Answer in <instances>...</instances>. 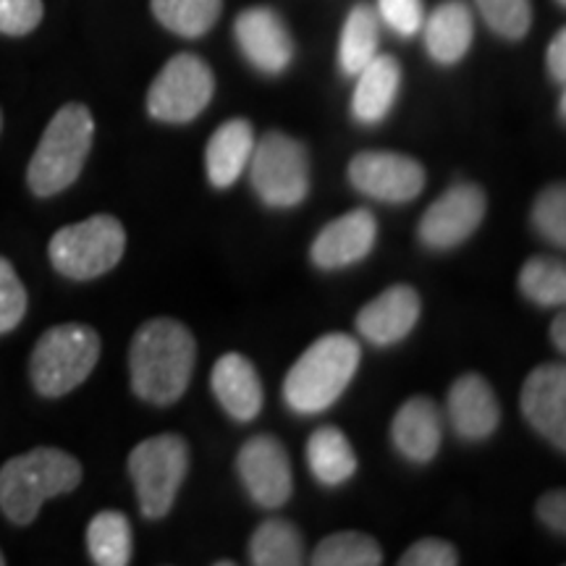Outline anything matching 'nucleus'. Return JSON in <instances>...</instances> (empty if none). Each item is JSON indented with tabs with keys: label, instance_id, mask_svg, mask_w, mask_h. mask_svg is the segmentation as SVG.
Listing matches in <instances>:
<instances>
[{
	"label": "nucleus",
	"instance_id": "f257e3e1",
	"mask_svg": "<svg viewBox=\"0 0 566 566\" xmlns=\"http://www.w3.org/2000/svg\"><path fill=\"white\" fill-rule=\"evenodd\" d=\"M197 365L195 334L174 317L142 323L129 346L132 391L153 407H171L187 394Z\"/></svg>",
	"mask_w": 566,
	"mask_h": 566
},
{
	"label": "nucleus",
	"instance_id": "f03ea898",
	"mask_svg": "<svg viewBox=\"0 0 566 566\" xmlns=\"http://www.w3.org/2000/svg\"><path fill=\"white\" fill-rule=\"evenodd\" d=\"M82 475L80 459L53 446H40L27 454L11 457L0 467V512L11 525H32L42 504L55 495L76 491Z\"/></svg>",
	"mask_w": 566,
	"mask_h": 566
},
{
	"label": "nucleus",
	"instance_id": "7ed1b4c3",
	"mask_svg": "<svg viewBox=\"0 0 566 566\" xmlns=\"http://www.w3.org/2000/svg\"><path fill=\"white\" fill-rule=\"evenodd\" d=\"M363 346L346 334L321 336L283 378V401L296 415H317L334 407L352 384Z\"/></svg>",
	"mask_w": 566,
	"mask_h": 566
},
{
	"label": "nucleus",
	"instance_id": "20e7f679",
	"mask_svg": "<svg viewBox=\"0 0 566 566\" xmlns=\"http://www.w3.org/2000/svg\"><path fill=\"white\" fill-rule=\"evenodd\" d=\"M95 142V118L87 105L69 103L55 113L27 166V187L34 197H55L80 179Z\"/></svg>",
	"mask_w": 566,
	"mask_h": 566
},
{
	"label": "nucleus",
	"instance_id": "39448f33",
	"mask_svg": "<svg viewBox=\"0 0 566 566\" xmlns=\"http://www.w3.org/2000/svg\"><path fill=\"white\" fill-rule=\"evenodd\" d=\"M101 359V336L84 323H61L48 328L34 344L30 380L45 399H59L80 388Z\"/></svg>",
	"mask_w": 566,
	"mask_h": 566
},
{
	"label": "nucleus",
	"instance_id": "423d86ee",
	"mask_svg": "<svg viewBox=\"0 0 566 566\" xmlns=\"http://www.w3.org/2000/svg\"><path fill=\"white\" fill-rule=\"evenodd\" d=\"M126 231L118 218L92 216L87 221L63 226L48 244V258L63 279H101L122 263Z\"/></svg>",
	"mask_w": 566,
	"mask_h": 566
},
{
	"label": "nucleus",
	"instance_id": "0eeeda50",
	"mask_svg": "<svg viewBox=\"0 0 566 566\" xmlns=\"http://www.w3.org/2000/svg\"><path fill=\"white\" fill-rule=\"evenodd\" d=\"M189 472V446L181 436L163 433L137 443L129 454V475L147 520H163L176 504Z\"/></svg>",
	"mask_w": 566,
	"mask_h": 566
},
{
	"label": "nucleus",
	"instance_id": "6e6552de",
	"mask_svg": "<svg viewBox=\"0 0 566 566\" xmlns=\"http://www.w3.org/2000/svg\"><path fill=\"white\" fill-rule=\"evenodd\" d=\"M250 179L260 200L271 208H296L310 192V160L300 139L268 132L254 142Z\"/></svg>",
	"mask_w": 566,
	"mask_h": 566
},
{
	"label": "nucleus",
	"instance_id": "1a4fd4ad",
	"mask_svg": "<svg viewBox=\"0 0 566 566\" xmlns=\"http://www.w3.org/2000/svg\"><path fill=\"white\" fill-rule=\"evenodd\" d=\"M216 95V74L195 53H179L163 66L147 92V111L155 122L189 124Z\"/></svg>",
	"mask_w": 566,
	"mask_h": 566
},
{
	"label": "nucleus",
	"instance_id": "9d476101",
	"mask_svg": "<svg viewBox=\"0 0 566 566\" xmlns=\"http://www.w3.org/2000/svg\"><path fill=\"white\" fill-rule=\"evenodd\" d=\"M349 181L359 195L380 202H409L420 197L428 181L424 166L412 155L367 150L357 153L349 163Z\"/></svg>",
	"mask_w": 566,
	"mask_h": 566
},
{
	"label": "nucleus",
	"instance_id": "9b49d317",
	"mask_svg": "<svg viewBox=\"0 0 566 566\" xmlns=\"http://www.w3.org/2000/svg\"><path fill=\"white\" fill-rule=\"evenodd\" d=\"M488 212V197L478 184H454L424 210L420 242L430 250H451L480 229Z\"/></svg>",
	"mask_w": 566,
	"mask_h": 566
},
{
	"label": "nucleus",
	"instance_id": "f8f14e48",
	"mask_svg": "<svg viewBox=\"0 0 566 566\" xmlns=\"http://www.w3.org/2000/svg\"><path fill=\"white\" fill-rule=\"evenodd\" d=\"M239 478L252 495V501L263 509H281L289 504L294 491L292 462L286 446L275 436H254L239 449L237 457Z\"/></svg>",
	"mask_w": 566,
	"mask_h": 566
},
{
	"label": "nucleus",
	"instance_id": "ddd939ff",
	"mask_svg": "<svg viewBox=\"0 0 566 566\" xmlns=\"http://www.w3.org/2000/svg\"><path fill=\"white\" fill-rule=\"evenodd\" d=\"M233 34L244 59L263 74H283L294 59V40L286 21L268 6H252L239 13Z\"/></svg>",
	"mask_w": 566,
	"mask_h": 566
},
{
	"label": "nucleus",
	"instance_id": "4468645a",
	"mask_svg": "<svg viewBox=\"0 0 566 566\" xmlns=\"http://www.w3.org/2000/svg\"><path fill=\"white\" fill-rule=\"evenodd\" d=\"M522 415L558 451L566 449V367L562 363H546L527 375Z\"/></svg>",
	"mask_w": 566,
	"mask_h": 566
},
{
	"label": "nucleus",
	"instance_id": "2eb2a0df",
	"mask_svg": "<svg viewBox=\"0 0 566 566\" xmlns=\"http://www.w3.org/2000/svg\"><path fill=\"white\" fill-rule=\"evenodd\" d=\"M375 237H378L375 216L370 210L357 208L331 221L317 233L313 247H310V260L321 271H338V268L365 260L373 252Z\"/></svg>",
	"mask_w": 566,
	"mask_h": 566
},
{
	"label": "nucleus",
	"instance_id": "dca6fc26",
	"mask_svg": "<svg viewBox=\"0 0 566 566\" xmlns=\"http://www.w3.org/2000/svg\"><path fill=\"white\" fill-rule=\"evenodd\" d=\"M422 313V300L407 283L388 286L357 315V331L375 346H391L412 334Z\"/></svg>",
	"mask_w": 566,
	"mask_h": 566
},
{
	"label": "nucleus",
	"instance_id": "f3484780",
	"mask_svg": "<svg viewBox=\"0 0 566 566\" xmlns=\"http://www.w3.org/2000/svg\"><path fill=\"white\" fill-rule=\"evenodd\" d=\"M446 409H449L451 428L462 441H485L501 422L499 399L491 384L478 373H467L454 380Z\"/></svg>",
	"mask_w": 566,
	"mask_h": 566
},
{
	"label": "nucleus",
	"instance_id": "a211bd4d",
	"mask_svg": "<svg viewBox=\"0 0 566 566\" xmlns=\"http://www.w3.org/2000/svg\"><path fill=\"white\" fill-rule=\"evenodd\" d=\"M212 394L218 405L229 412L237 422H252L260 415L265 401L263 380L244 354L229 352L218 359L210 375Z\"/></svg>",
	"mask_w": 566,
	"mask_h": 566
},
{
	"label": "nucleus",
	"instance_id": "6ab92c4d",
	"mask_svg": "<svg viewBox=\"0 0 566 566\" xmlns=\"http://www.w3.org/2000/svg\"><path fill=\"white\" fill-rule=\"evenodd\" d=\"M394 446L415 464L433 462L443 441V422L436 401L428 396H415L405 401L391 422Z\"/></svg>",
	"mask_w": 566,
	"mask_h": 566
},
{
	"label": "nucleus",
	"instance_id": "aec40b11",
	"mask_svg": "<svg viewBox=\"0 0 566 566\" xmlns=\"http://www.w3.org/2000/svg\"><path fill=\"white\" fill-rule=\"evenodd\" d=\"M422 30L430 59L441 66L462 61L475 40V21L464 0H446L436 6V11L422 21Z\"/></svg>",
	"mask_w": 566,
	"mask_h": 566
},
{
	"label": "nucleus",
	"instance_id": "412c9836",
	"mask_svg": "<svg viewBox=\"0 0 566 566\" xmlns=\"http://www.w3.org/2000/svg\"><path fill=\"white\" fill-rule=\"evenodd\" d=\"M254 142L258 137H254L252 124L244 118H231L218 126L208 142V150H205V168H208L212 187L226 189L237 184L252 158Z\"/></svg>",
	"mask_w": 566,
	"mask_h": 566
},
{
	"label": "nucleus",
	"instance_id": "4be33fe9",
	"mask_svg": "<svg viewBox=\"0 0 566 566\" xmlns=\"http://www.w3.org/2000/svg\"><path fill=\"white\" fill-rule=\"evenodd\" d=\"M357 90L352 97V113L359 124H378L391 113L401 87V63L394 55H375L359 71Z\"/></svg>",
	"mask_w": 566,
	"mask_h": 566
},
{
	"label": "nucleus",
	"instance_id": "5701e85b",
	"mask_svg": "<svg viewBox=\"0 0 566 566\" xmlns=\"http://www.w3.org/2000/svg\"><path fill=\"white\" fill-rule=\"evenodd\" d=\"M307 464L317 483L338 488L357 472V454L342 430L334 424H323L307 441Z\"/></svg>",
	"mask_w": 566,
	"mask_h": 566
},
{
	"label": "nucleus",
	"instance_id": "b1692460",
	"mask_svg": "<svg viewBox=\"0 0 566 566\" xmlns=\"http://www.w3.org/2000/svg\"><path fill=\"white\" fill-rule=\"evenodd\" d=\"M380 17L373 6L357 3L344 21L338 42V63L346 76H357L378 55Z\"/></svg>",
	"mask_w": 566,
	"mask_h": 566
},
{
	"label": "nucleus",
	"instance_id": "393cba45",
	"mask_svg": "<svg viewBox=\"0 0 566 566\" xmlns=\"http://www.w3.org/2000/svg\"><path fill=\"white\" fill-rule=\"evenodd\" d=\"M87 551L97 566H126L134 554L132 522L124 512L105 509L87 525Z\"/></svg>",
	"mask_w": 566,
	"mask_h": 566
},
{
	"label": "nucleus",
	"instance_id": "a878e982",
	"mask_svg": "<svg viewBox=\"0 0 566 566\" xmlns=\"http://www.w3.org/2000/svg\"><path fill=\"white\" fill-rule=\"evenodd\" d=\"M250 562L254 566H300L304 564L302 533L289 520H265L250 541Z\"/></svg>",
	"mask_w": 566,
	"mask_h": 566
},
{
	"label": "nucleus",
	"instance_id": "bb28decb",
	"mask_svg": "<svg viewBox=\"0 0 566 566\" xmlns=\"http://www.w3.org/2000/svg\"><path fill=\"white\" fill-rule=\"evenodd\" d=\"M223 0H153V17L181 38H202L216 27Z\"/></svg>",
	"mask_w": 566,
	"mask_h": 566
},
{
	"label": "nucleus",
	"instance_id": "cd10ccee",
	"mask_svg": "<svg viewBox=\"0 0 566 566\" xmlns=\"http://www.w3.org/2000/svg\"><path fill=\"white\" fill-rule=\"evenodd\" d=\"M315 566H378L384 564V551L378 541L365 533H334L317 543L315 554L310 556Z\"/></svg>",
	"mask_w": 566,
	"mask_h": 566
},
{
	"label": "nucleus",
	"instance_id": "c85d7f7f",
	"mask_svg": "<svg viewBox=\"0 0 566 566\" xmlns=\"http://www.w3.org/2000/svg\"><path fill=\"white\" fill-rule=\"evenodd\" d=\"M520 292L541 307H564L566 265L554 258H530L520 271Z\"/></svg>",
	"mask_w": 566,
	"mask_h": 566
},
{
	"label": "nucleus",
	"instance_id": "c756f323",
	"mask_svg": "<svg viewBox=\"0 0 566 566\" xmlns=\"http://www.w3.org/2000/svg\"><path fill=\"white\" fill-rule=\"evenodd\" d=\"M485 24L506 40H522L533 24L530 0H475Z\"/></svg>",
	"mask_w": 566,
	"mask_h": 566
},
{
	"label": "nucleus",
	"instance_id": "7c9ffc66",
	"mask_svg": "<svg viewBox=\"0 0 566 566\" xmlns=\"http://www.w3.org/2000/svg\"><path fill=\"white\" fill-rule=\"evenodd\" d=\"M533 226L551 244L566 247V189L564 184H551L535 197Z\"/></svg>",
	"mask_w": 566,
	"mask_h": 566
},
{
	"label": "nucleus",
	"instance_id": "2f4dec72",
	"mask_svg": "<svg viewBox=\"0 0 566 566\" xmlns=\"http://www.w3.org/2000/svg\"><path fill=\"white\" fill-rule=\"evenodd\" d=\"M30 296H27L24 283L13 271L11 260L0 258V334H11L24 321Z\"/></svg>",
	"mask_w": 566,
	"mask_h": 566
},
{
	"label": "nucleus",
	"instance_id": "473e14b6",
	"mask_svg": "<svg viewBox=\"0 0 566 566\" xmlns=\"http://www.w3.org/2000/svg\"><path fill=\"white\" fill-rule=\"evenodd\" d=\"M45 6L42 0H0V32L24 38L40 27Z\"/></svg>",
	"mask_w": 566,
	"mask_h": 566
},
{
	"label": "nucleus",
	"instance_id": "72a5a7b5",
	"mask_svg": "<svg viewBox=\"0 0 566 566\" xmlns=\"http://www.w3.org/2000/svg\"><path fill=\"white\" fill-rule=\"evenodd\" d=\"M378 17L401 38H412L422 30V0H378Z\"/></svg>",
	"mask_w": 566,
	"mask_h": 566
},
{
	"label": "nucleus",
	"instance_id": "f704fd0d",
	"mask_svg": "<svg viewBox=\"0 0 566 566\" xmlns=\"http://www.w3.org/2000/svg\"><path fill=\"white\" fill-rule=\"evenodd\" d=\"M457 548L441 537H422L415 546L405 551L399 558V566H457Z\"/></svg>",
	"mask_w": 566,
	"mask_h": 566
},
{
	"label": "nucleus",
	"instance_id": "c9c22d12",
	"mask_svg": "<svg viewBox=\"0 0 566 566\" xmlns=\"http://www.w3.org/2000/svg\"><path fill=\"white\" fill-rule=\"evenodd\" d=\"M537 520L546 525L551 533L564 535L566 533V495L564 491H548L541 495V501L535 504Z\"/></svg>",
	"mask_w": 566,
	"mask_h": 566
},
{
	"label": "nucleus",
	"instance_id": "e433bc0d",
	"mask_svg": "<svg viewBox=\"0 0 566 566\" xmlns=\"http://www.w3.org/2000/svg\"><path fill=\"white\" fill-rule=\"evenodd\" d=\"M548 71L558 84L566 82V30H558L548 45Z\"/></svg>",
	"mask_w": 566,
	"mask_h": 566
},
{
	"label": "nucleus",
	"instance_id": "4c0bfd02",
	"mask_svg": "<svg viewBox=\"0 0 566 566\" xmlns=\"http://www.w3.org/2000/svg\"><path fill=\"white\" fill-rule=\"evenodd\" d=\"M551 338H554V346L558 352H566V317L558 315L554 323H551Z\"/></svg>",
	"mask_w": 566,
	"mask_h": 566
},
{
	"label": "nucleus",
	"instance_id": "58836bf2",
	"mask_svg": "<svg viewBox=\"0 0 566 566\" xmlns=\"http://www.w3.org/2000/svg\"><path fill=\"white\" fill-rule=\"evenodd\" d=\"M558 118L566 122V92L562 95V101H558Z\"/></svg>",
	"mask_w": 566,
	"mask_h": 566
},
{
	"label": "nucleus",
	"instance_id": "ea45409f",
	"mask_svg": "<svg viewBox=\"0 0 566 566\" xmlns=\"http://www.w3.org/2000/svg\"><path fill=\"white\" fill-rule=\"evenodd\" d=\"M0 132H3V111H0Z\"/></svg>",
	"mask_w": 566,
	"mask_h": 566
},
{
	"label": "nucleus",
	"instance_id": "a19ab883",
	"mask_svg": "<svg viewBox=\"0 0 566 566\" xmlns=\"http://www.w3.org/2000/svg\"><path fill=\"white\" fill-rule=\"evenodd\" d=\"M6 564V556H3V551H0V566H3Z\"/></svg>",
	"mask_w": 566,
	"mask_h": 566
},
{
	"label": "nucleus",
	"instance_id": "79ce46f5",
	"mask_svg": "<svg viewBox=\"0 0 566 566\" xmlns=\"http://www.w3.org/2000/svg\"><path fill=\"white\" fill-rule=\"evenodd\" d=\"M558 3H562V6H564V3H566V0H558Z\"/></svg>",
	"mask_w": 566,
	"mask_h": 566
}]
</instances>
